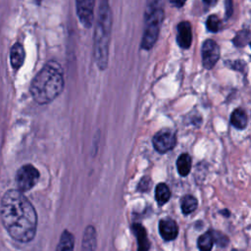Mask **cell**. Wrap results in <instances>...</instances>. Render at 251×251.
<instances>
[{
  "instance_id": "cell-1",
  "label": "cell",
  "mask_w": 251,
  "mask_h": 251,
  "mask_svg": "<svg viewBox=\"0 0 251 251\" xmlns=\"http://www.w3.org/2000/svg\"><path fill=\"white\" fill-rule=\"evenodd\" d=\"M0 219L14 240L28 243L35 237L37 213L31 202L18 189H8L3 194L0 202Z\"/></svg>"
},
{
  "instance_id": "cell-2",
  "label": "cell",
  "mask_w": 251,
  "mask_h": 251,
  "mask_svg": "<svg viewBox=\"0 0 251 251\" xmlns=\"http://www.w3.org/2000/svg\"><path fill=\"white\" fill-rule=\"evenodd\" d=\"M64 89V73L61 65L48 61L32 78L29 92L39 105H46L55 100Z\"/></svg>"
},
{
  "instance_id": "cell-3",
  "label": "cell",
  "mask_w": 251,
  "mask_h": 251,
  "mask_svg": "<svg viewBox=\"0 0 251 251\" xmlns=\"http://www.w3.org/2000/svg\"><path fill=\"white\" fill-rule=\"evenodd\" d=\"M112 29V12L109 0H100L93 33V56L99 70L108 66L109 43Z\"/></svg>"
},
{
  "instance_id": "cell-4",
  "label": "cell",
  "mask_w": 251,
  "mask_h": 251,
  "mask_svg": "<svg viewBox=\"0 0 251 251\" xmlns=\"http://www.w3.org/2000/svg\"><path fill=\"white\" fill-rule=\"evenodd\" d=\"M162 0H146L144 10V26L141 38V48L150 50L155 45L164 20Z\"/></svg>"
},
{
  "instance_id": "cell-5",
  "label": "cell",
  "mask_w": 251,
  "mask_h": 251,
  "mask_svg": "<svg viewBox=\"0 0 251 251\" xmlns=\"http://www.w3.org/2000/svg\"><path fill=\"white\" fill-rule=\"evenodd\" d=\"M40 174L39 171L31 164H25L18 169L16 173L17 189L23 193L30 190L37 183Z\"/></svg>"
},
{
  "instance_id": "cell-6",
  "label": "cell",
  "mask_w": 251,
  "mask_h": 251,
  "mask_svg": "<svg viewBox=\"0 0 251 251\" xmlns=\"http://www.w3.org/2000/svg\"><path fill=\"white\" fill-rule=\"evenodd\" d=\"M154 149L160 154L172 150L176 143V135L173 129L163 128L156 132L152 138Z\"/></svg>"
},
{
  "instance_id": "cell-7",
  "label": "cell",
  "mask_w": 251,
  "mask_h": 251,
  "mask_svg": "<svg viewBox=\"0 0 251 251\" xmlns=\"http://www.w3.org/2000/svg\"><path fill=\"white\" fill-rule=\"evenodd\" d=\"M220 47L213 39H207L203 42L201 48L202 65L205 69L211 70L220 59Z\"/></svg>"
},
{
  "instance_id": "cell-8",
  "label": "cell",
  "mask_w": 251,
  "mask_h": 251,
  "mask_svg": "<svg viewBox=\"0 0 251 251\" xmlns=\"http://www.w3.org/2000/svg\"><path fill=\"white\" fill-rule=\"evenodd\" d=\"M76 14L80 24L85 28H90L94 19L95 0H75Z\"/></svg>"
},
{
  "instance_id": "cell-9",
  "label": "cell",
  "mask_w": 251,
  "mask_h": 251,
  "mask_svg": "<svg viewBox=\"0 0 251 251\" xmlns=\"http://www.w3.org/2000/svg\"><path fill=\"white\" fill-rule=\"evenodd\" d=\"M176 42L182 49H188L192 42V28L189 22L183 21L177 25Z\"/></svg>"
},
{
  "instance_id": "cell-10",
  "label": "cell",
  "mask_w": 251,
  "mask_h": 251,
  "mask_svg": "<svg viewBox=\"0 0 251 251\" xmlns=\"http://www.w3.org/2000/svg\"><path fill=\"white\" fill-rule=\"evenodd\" d=\"M159 233L165 241H171L176 238L178 234V226L175 220L166 218L159 222Z\"/></svg>"
},
{
  "instance_id": "cell-11",
  "label": "cell",
  "mask_w": 251,
  "mask_h": 251,
  "mask_svg": "<svg viewBox=\"0 0 251 251\" xmlns=\"http://www.w3.org/2000/svg\"><path fill=\"white\" fill-rule=\"evenodd\" d=\"M25 58V48L20 42H16L10 49V63L15 71L21 69Z\"/></svg>"
},
{
  "instance_id": "cell-12",
  "label": "cell",
  "mask_w": 251,
  "mask_h": 251,
  "mask_svg": "<svg viewBox=\"0 0 251 251\" xmlns=\"http://www.w3.org/2000/svg\"><path fill=\"white\" fill-rule=\"evenodd\" d=\"M131 229L137 240V251H148L150 248V242L145 227L140 224H133L131 226Z\"/></svg>"
},
{
  "instance_id": "cell-13",
  "label": "cell",
  "mask_w": 251,
  "mask_h": 251,
  "mask_svg": "<svg viewBox=\"0 0 251 251\" xmlns=\"http://www.w3.org/2000/svg\"><path fill=\"white\" fill-rule=\"evenodd\" d=\"M96 249V230L92 226L84 229L81 251H95Z\"/></svg>"
},
{
  "instance_id": "cell-14",
  "label": "cell",
  "mask_w": 251,
  "mask_h": 251,
  "mask_svg": "<svg viewBox=\"0 0 251 251\" xmlns=\"http://www.w3.org/2000/svg\"><path fill=\"white\" fill-rule=\"evenodd\" d=\"M75 237L72 232L65 229L60 237L56 251H74Z\"/></svg>"
},
{
  "instance_id": "cell-15",
  "label": "cell",
  "mask_w": 251,
  "mask_h": 251,
  "mask_svg": "<svg viewBox=\"0 0 251 251\" xmlns=\"http://www.w3.org/2000/svg\"><path fill=\"white\" fill-rule=\"evenodd\" d=\"M248 118L244 110L237 108L230 115V124L237 129H244L247 126Z\"/></svg>"
},
{
  "instance_id": "cell-16",
  "label": "cell",
  "mask_w": 251,
  "mask_h": 251,
  "mask_svg": "<svg viewBox=\"0 0 251 251\" xmlns=\"http://www.w3.org/2000/svg\"><path fill=\"white\" fill-rule=\"evenodd\" d=\"M171 198V190L169 186L164 183L160 182L157 184L155 188V200L159 206L165 205Z\"/></svg>"
},
{
  "instance_id": "cell-17",
  "label": "cell",
  "mask_w": 251,
  "mask_h": 251,
  "mask_svg": "<svg viewBox=\"0 0 251 251\" xmlns=\"http://www.w3.org/2000/svg\"><path fill=\"white\" fill-rule=\"evenodd\" d=\"M177 173L181 176H186L191 170V157L187 153H182L176 160Z\"/></svg>"
},
{
  "instance_id": "cell-18",
  "label": "cell",
  "mask_w": 251,
  "mask_h": 251,
  "mask_svg": "<svg viewBox=\"0 0 251 251\" xmlns=\"http://www.w3.org/2000/svg\"><path fill=\"white\" fill-rule=\"evenodd\" d=\"M215 243L213 230H208L198 237L197 245L200 251H211Z\"/></svg>"
},
{
  "instance_id": "cell-19",
  "label": "cell",
  "mask_w": 251,
  "mask_h": 251,
  "mask_svg": "<svg viewBox=\"0 0 251 251\" xmlns=\"http://www.w3.org/2000/svg\"><path fill=\"white\" fill-rule=\"evenodd\" d=\"M180 208L184 215L193 213L197 208V199L192 195H184L180 200Z\"/></svg>"
},
{
  "instance_id": "cell-20",
  "label": "cell",
  "mask_w": 251,
  "mask_h": 251,
  "mask_svg": "<svg viewBox=\"0 0 251 251\" xmlns=\"http://www.w3.org/2000/svg\"><path fill=\"white\" fill-rule=\"evenodd\" d=\"M233 44L237 47H243L250 41V32L249 29H241L236 33L233 38Z\"/></svg>"
},
{
  "instance_id": "cell-21",
  "label": "cell",
  "mask_w": 251,
  "mask_h": 251,
  "mask_svg": "<svg viewBox=\"0 0 251 251\" xmlns=\"http://www.w3.org/2000/svg\"><path fill=\"white\" fill-rule=\"evenodd\" d=\"M207 29L211 32H218L221 28V22L216 15H211L206 21Z\"/></svg>"
},
{
  "instance_id": "cell-22",
  "label": "cell",
  "mask_w": 251,
  "mask_h": 251,
  "mask_svg": "<svg viewBox=\"0 0 251 251\" xmlns=\"http://www.w3.org/2000/svg\"><path fill=\"white\" fill-rule=\"evenodd\" d=\"M150 184H151L150 177L144 176V177H142V178L140 179V181H139V183H138V185H137V188H138L139 191L144 192V191H147V190H148V188L150 187Z\"/></svg>"
},
{
  "instance_id": "cell-23",
  "label": "cell",
  "mask_w": 251,
  "mask_h": 251,
  "mask_svg": "<svg viewBox=\"0 0 251 251\" xmlns=\"http://www.w3.org/2000/svg\"><path fill=\"white\" fill-rule=\"evenodd\" d=\"M226 8V19H228L232 14V0H225Z\"/></svg>"
},
{
  "instance_id": "cell-24",
  "label": "cell",
  "mask_w": 251,
  "mask_h": 251,
  "mask_svg": "<svg viewBox=\"0 0 251 251\" xmlns=\"http://www.w3.org/2000/svg\"><path fill=\"white\" fill-rule=\"evenodd\" d=\"M170 4L174 7H176V8H180L184 5V3L186 2V0H169Z\"/></svg>"
},
{
  "instance_id": "cell-25",
  "label": "cell",
  "mask_w": 251,
  "mask_h": 251,
  "mask_svg": "<svg viewBox=\"0 0 251 251\" xmlns=\"http://www.w3.org/2000/svg\"><path fill=\"white\" fill-rule=\"evenodd\" d=\"M203 2H204L207 6L212 7V6H215V5L217 4L218 0H203Z\"/></svg>"
},
{
  "instance_id": "cell-26",
  "label": "cell",
  "mask_w": 251,
  "mask_h": 251,
  "mask_svg": "<svg viewBox=\"0 0 251 251\" xmlns=\"http://www.w3.org/2000/svg\"><path fill=\"white\" fill-rule=\"evenodd\" d=\"M42 1H43V0H33V2H34L35 4H37V5H40Z\"/></svg>"
}]
</instances>
